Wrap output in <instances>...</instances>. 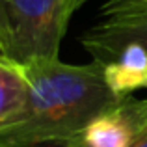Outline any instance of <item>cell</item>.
Segmentation results:
<instances>
[{
	"mask_svg": "<svg viewBox=\"0 0 147 147\" xmlns=\"http://www.w3.org/2000/svg\"><path fill=\"white\" fill-rule=\"evenodd\" d=\"M19 67L28 93L21 112L0 123V147H75L91 119L123 102L106 86L102 65L95 61L71 65L36 60Z\"/></svg>",
	"mask_w": 147,
	"mask_h": 147,
	"instance_id": "obj_1",
	"label": "cell"
},
{
	"mask_svg": "<svg viewBox=\"0 0 147 147\" xmlns=\"http://www.w3.org/2000/svg\"><path fill=\"white\" fill-rule=\"evenodd\" d=\"M86 0H0V56L22 65L60 60L71 17Z\"/></svg>",
	"mask_w": 147,
	"mask_h": 147,
	"instance_id": "obj_2",
	"label": "cell"
},
{
	"mask_svg": "<svg viewBox=\"0 0 147 147\" xmlns=\"http://www.w3.org/2000/svg\"><path fill=\"white\" fill-rule=\"evenodd\" d=\"M95 63L106 65L129 43L147 49V0H108L100 19L80 36Z\"/></svg>",
	"mask_w": 147,
	"mask_h": 147,
	"instance_id": "obj_3",
	"label": "cell"
},
{
	"mask_svg": "<svg viewBox=\"0 0 147 147\" xmlns=\"http://www.w3.org/2000/svg\"><path fill=\"white\" fill-rule=\"evenodd\" d=\"M104 82L117 99L125 100L136 90L147 88V49L140 43H129L117 56L102 65Z\"/></svg>",
	"mask_w": 147,
	"mask_h": 147,
	"instance_id": "obj_4",
	"label": "cell"
},
{
	"mask_svg": "<svg viewBox=\"0 0 147 147\" xmlns=\"http://www.w3.org/2000/svg\"><path fill=\"white\" fill-rule=\"evenodd\" d=\"M132 129L121 108L93 117L82 130L75 147H130Z\"/></svg>",
	"mask_w": 147,
	"mask_h": 147,
	"instance_id": "obj_5",
	"label": "cell"
},
{
	"mask_svg": "<svg viewBox=\"0 0 147 147\" xmlns=\"http://www.w3.org/2000/svg\"><path fill=\"white\" fill-rule=\"evenodd\" d=\"M26 80L15 61L0 56V123L13 117L26 100Z\"/></svg>",
	"mask_w": 147,
	"mask_h": 147,
	"instance_id": "obj_6",
	"label": "cell"
},
{
	"mask_svg": "<svg viewBox=\"0 0 147 147\" xmlns=\"http://www.w3.org/2000/svg\"><path fill=\"white\" fill-rule=\"evenodd\" d=\"M121 112L129 119L132 129V144L130 147H147V99L129 100L125 99L119 104Z\"/></svg>",
	"mask_w": 147,
	"mask_h": 147,
	"instance_id": "obj_7",
	"label": "cell"
}]
</instances>
